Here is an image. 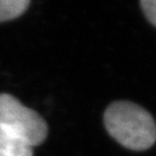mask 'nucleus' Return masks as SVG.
I'll use <instances>...</instances> for the list:
<instances>
[{"label":"nucleus","instance_id":"obj_3","mask_svg":"<svg viewBox=\"0 0 156 156\" xmlns=\"http://www.w3.org/2000/svg\"><path fill=\"white\" fill-rule=\"evenodd\" d=\"M0 156H33V146L0 130Z\"/></svg>","mask_w":156,"mask_h":156},{"label":"nucleus","instance_id":"obj_2","mask_svg":"<svg viewBox=\"0 0 156 156\" xmlns=\"http://www.w3.org/2000/svg\"><path fill=\"white\" fill-rule=\"evenodd\" d=\"M0 130L33 147L41 144L48 134V127L41 117L8 93H0Z\"/></svg>","mask_w":156,"mask_h":156},{"label":"nucleus","instance_id":"obj_5","mask_svg":"<svg viewBox=\"0 0 156 156\" xmlns=\"http://www.w3.org/2000/svg\"><path fill=\"white\" fill-rule=\"evenodd\" d=\"M140 5L149 22L156 27V0H142Z\"/></svg>","mask_w":156,"mask_h":156},{"label":"nucleus","instance_id":"obj_1","mask_svg":"<svg viewBox=\"0 0 156 156\" xmlns=\"http://www.w3.org/2000/svg\"><path fill=\"white\" fill-rule=\"evenodd\" d=\"M107 131L132 151H145L156 142V122L146 110L129 101H117L104 114Z\"/></svg>","mask_w":156,"mask_h":156},{"label":"nucleus","instance_id":"obj_4","mask_svg":"<svg viewBox=\"0 0 156 156\" xmlns=\"http://www.w3.org/2000/svg\"><path fill=\"white\" fill-rule=\"evenodd\" d=\"M28 5L27 0H0V22L20 16L26 11Z\"/></svg>","mask_w":156,"mask_h":156}]
</instances>
